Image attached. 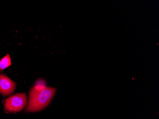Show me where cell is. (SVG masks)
<instances>
[{"mask_svg": "<svg viewBox=\"0 0 159 119\" xmlns=\"http://www.w3.org/2000/svg\"><path fill=\"white\" fill-rule=\"evenodd\" d=\"M56 91V88L46 86H34L29 94V100L26 112H35L47 107L52 100Z\"/></svg>", "mask_w": 159, "mask_h": 119, "instance_id": "1", "label": "cell"}, {"mask_svg": "<svg viewBox=\"0 0 159 119\" xmlns=\"http://www.w3.org/2000/svg\"><path fill=\"white\" fill-rule=\"evenodd\" d=\"M27 103L25 93H18L5 99L4 108L8 112H17L23 110Z\"/></svg>", "mask_w": 159, "mask_h": 119, "instance_id": "2", "label": "cell"}, {"mask_svg": "<svg viewBox=\"0 0 159 119\" xmlns=\"http://www.w3.org/2000/svg\"><path fill=\"white\" fill-rule=\"evenodd\" d=\"M16 83L5 74L0 73V94L3 96L12 94L16 89Z\"/></svg>", "mask_w": 159, "mask_h": 119, "instance_id": "3", "label": "cell"}, {"mask_svg": "<svg viewBox=\"0 0 159 119\" xmlns=\"http://www.w3.org/2000/svg\"><path fill=\"white\" fill-rule=\"evenodd\" d=\"M11 59L8 54H6V56L0 61V71H2L3 70L8 67L11 65Z\"/></svg>", "mask_w": 159, "mask_h": 119, "instance_id": "4", "label": "cell"}, {"mask_svg": "<svg viewBox=\"0 0 159 119\" xmlns=\"http://www.w3.org/2000/svg\"><path fill=\"white\" fill-rule=\"evenodd\" d=\"M45 85H46V84H45V81L43 80L40 79L37 80L35 85L46 86Z\"/></svg>", "mask_w": 159, "mask_h": 119, "instance_id": "5", "label": "cell"}]
</instances>
